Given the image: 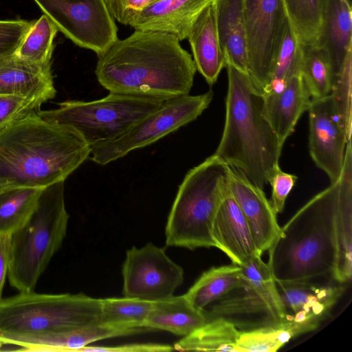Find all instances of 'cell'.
<instances>
[{
  "label": "cell",
  "instance_id": "cell-1",
  "mask_svg": "<svg viewBox=\"0 0 352 352\" xmlns=\"http://www.w3.org/2000/svg\"><path fill=\"white\" fill-rule=\"evenodd\" d=\"M196 72L177 36L137 30L99 56L95 69L109 92L163 100L188 95Z\"/></svg>",
  "mask_w": 352,
  "mask_h": 352
},
{
  "label": "cell",
  "instance_id": "cell-2",
  "mask_svg": "<svg viewBox=\"0 0 352 352\" xmlns=\"http://www.w3.org/2000/svg\"><path fill=\"white\" fill-rule=\"evenodd\" d=\"M89 154L72 127L33 113L0 130V184L45 188L65 181Z\"/></svg>",
  "mask_w": 352,
  "mask_h": 352
},
{
  "label": "cell",
  "instance_id": "cell-3",
  "mask_svg": "<svg viewBox=\"0 0 352 352\" xmlns=\"http://www.w3.org/2000/svg\"><path fill=\"white\" fill-rule=\"evenodd\" d=\"M340 179L331 183L283 226L267 250L276 282L292 283L328 276L336 260L335 222Z\"/></svg>",
  "mask_w": 352,
  "mask_h": 352
},
{
  "label": "cell",
  "instance_id": "cell-4",
  "mask_svg": "<svg viewBox=\"0 0 352 352\" xmlns=\"http://www.w3.org/2000/svg\"><path fill=\"white\" fill-rule=\"evenodd\" d=\"M226 118L214 155L262 190L279 164L283 145L263 114V93L249 74L226 63Z\"/></svg>",
  "mask_w": 352,
  "mask_h": 352
},
{
  "label": "cell",
  "instance_id": "cell-5",
  "mask_svg": "<svg viewBox=\"0 0 352 352\" xmlns=\"http://www.w3.org/2000/svg\"><path fill=\"white\" fill-rule=\"evenodd\" d=\"M102 299L34 291L0 299V340L17 351H50L56 338L100 322Z\"/></svg>",
  "mask_w": 352,
  "mask_h": 352
},
{
  "label": "cell",
  "instance_id": "cell-6",
  "mask_svg": "<svg viewBox=\"0 0 352 352\" xmlns=\"http://www.w3.org/2000/svg\"><path fill=\"white\" fill-rule=\"evenodd\" d=\"M65 181L45 187L28 221L11 234L8 277L19 292L34 291L66 235Z\"/></svg>",
  "mask_w": 352,
  "mask_h": 352
},
{
  "label": "cell",
  "instance_id": "cell-7",
  "mask_svg": "<svg viewBox=\"0 0 352 352\" xmlns=\"http://www.w3.org/2000/svg\"><path fill=\"white\" fill-rule=\"evenodd\" d=\"M228 170L229 166L213 154L188 170L168 217L167 246L214 247L212 225L228 186Z\"/></svg>",
  "mask_w": 352,
  "mask_h": 352
},
{
  "label": "cell",
  "instance_id": "cell-8",
  "mask_svg": "<svg viewBox=\"0 0 352 352\" xmlns=\"http://www.w3.org/2000/svg\"><path fill=\"white\" fill-rule=\"evenodd\" d=\"M164 101L109 92L99 100H67L37 113L49 122L72 127L91 146L118 138Z\"/></svg>",
  "mask_w": 352,
  "mask_h": 352
},
{
  "label": "cell",
  "instance_id": "cell-9",
  "mask_svg": "<svg viewBox=\"0 0 352 352\" xmlns=\"http://www.w3.org/2000/svg\"><path fill=\"white\" fill-rule=\"evenodd\" d=\"M248 282L214 302L202 311L206 320L221 318L239 331L277 325L285 310L276 281L261 255L239 265Z\"/></svg>",
  "mask_w": 352,
  "mask_h": 352
},
{
  "label": "cell",
  "instance_id": "cell-10",
  "mask_svg": "<svg viewBox=\"0 0 352 352\" xmlns=\"http://www.w3.org/2000/svg\"><path fill=\"white\" fill-rule=\"evenodd\" d=\"M213 91L165 100L118 138L90 146L89 158L105 165L133 150L148 146L196 120L209 106Z\"/></svg>",
  "mask_w": 352,
  "mask_h": 352
},
{
  "label": "cell",
  "instance_id": "cell-11",
  "mask_svg": "<svg viewBox=\"0 0 352 352\" xmlns=\"http://www.w3.org/2000/svg\"><path fill=\"white\" fill-rule=\"evenodd\" d=\"M67 38L102 54L118 39V28L104 0H33Z\"/></svg>",
  "mask_w": 352,
  "mask_h": 352
},
{
  "label": "cell",
  "instance_id": "cell-12",
  "mask_svg": "<svg viewBox=\"0 0 352 352\" xmlns=\"http://www.w3.org/2000/svg\"><path fill=\"white\" fill-rule=\"evenodd\" d=\"M248 73L262 92L267 88L287 19L283 0H243Z\"/></svg>",
  "mask_w": 352,
  "mask_h": 352
},
{
  "label": "cell",
  "instance_id": "cell-13",
  "mask_svg": "<svg viewBox=\"0 0 352 352\" xmlns=\"http://www.w3.org/2000/svg\"><path fill=\"white\" fill-rule=\"evenodd\" d=\"M122 272L124 296L148 302L173 296L184 281L183 268L152 243L127 250Z\"/></svg>",
  "mask_w": 352,
  "mask_h": 352
},
{
  "label": "cell",
  "instance_id": "cell-14",
  "mask_svg": "<svg viewBox=\"0 0 352 352\" xmlns=\"http://www.w3.org/2000/svg\"><path fill=\"white\" fill-rule=\"evenodd\" d=\"M276 283L285 310L281 324L292 338L317 329L345 289L341 283H319L314 280Z\"/></svg>",
  "mask_w": 352,
  "mask_h": 352
},
{
  "label": "cell",
  "instance_id": "cell-15",
  "mask_svg": "<svg viewBox=\"0 0 352 352\" xmlns=\"http://www.w3.org/2000/svg\"><path fill=\"white\" fill-rule=\"evenodd\" d=\"M307 111L309 154L333 183L341 174L346 146L351 138L340 122L331 94L311 98Z\"/></svg>",
  "mask_w": 352,
  "mask_h": 352
},
{
  "label": "cell",
  "instance_id": "cell-16",
  "mask_svg": "<svg viewBox=\"0 0 352 352\" xmlns=\"http://www.w3.org/2000/svg\"><path fill=\"white\" fill-rule=\"evenodd\" d=\"M228 188L248 222L256 249L262 254L280 232L277 214L263 190L253 184L241 171L230 166Z\"/></svg>",
  "mask_w": 352,
  "mask_h": 352
},
{
  "label": "cell",
  "instance_id": "cell-17",
  "mask_svg": "<svg viewBox=\"0 0 352 352\" xmlns=\"http://www.w3.org/2000/svg\"><path fill=\"white\" fill-rule=\"evenodd\" d=\"M214 247L233 264L241 265L261 255L254 244L248 222L228 186L214 215L212 230Z\"/></svg>",
  "mask_w": 352,
  "mask_h": 352
},
{
  "label": "cell",
  "instance_id": "cell-18",
  "mask_svg": "<svg viewBox=\"0 0 352 352\" xmlns=\"http://www.w3.org/2000/svg\"><path fill=\"white\" fill-rule=\"evenodd\" d=\"M212 0H159L144 9L129 26L137 30L170 34L187 39L190 27Z\"/></svg>",
  "mask_w": 352,
  "mask_h": 352
},
{
  "label": "cell",
  "instance_id": "cell-19",
  "mask_svg": "<svg viewBox=\"0 0 352 352\" xmlns=\"http://www.w3.org/2000/svg\"><path fill=\"white\" fill-rule=\"evenodd\" d=\"M311 99L300 74L289 78L279 91L263 94V114L283 146Z\"/></svg>",
  "mask_w": 352,
  "mask_h": 352
},
{
  "label": "cell",
  "instance_id": "cell-20",
  "mask_svg": "<svg viewBox=\"0 0 352 352\" xmlns=\"http://www.w3.org/2000/svg\"><path fill=\"white\" fill-rule=\"evenodd\" d=\"M56 94L51 65L33 64L15 54L0 58V95L35 98L45 102Z\"/></svg>",
  "mask_w": 352,
  "mask_h": 352
},
{
  "label": "cell",
  "instance_id": "cell-21",
  "mask_svg": "<svg viewBox=\"0 0 352 352\" xmlns=\"http://www.w3.org/2000/svg\"><path fill=\"white\" fill-rule=\"evenodd\" d=\"M341 186L335 222L336 260L332 279L338 283L349 282L352 275V148L346 146L340 175Z\"/></svg>",
  "mask_w": 352,
  "mask_h": 352
},
{
  "label": "cell",
  "instance_id": "cell-22",
  "mask_svg": "<svg viewBox=\"0 0 352 352\" xmlns=\"http://www.w3.org/2000/svg\"><path fill=\"white\" fill-rule=\"evenodd\" d=\"M187 39L197 71L209 85H214L226 60L218 36L212 0L192 23Z\"/></svg>",
  "mask_w": 352,
  "mask_h": 352
},
{
  "label": "cell",
  "instance_id": "cell-23",
  "mask_svg": "<svg viewBox=\"0 0 352 352\" xmlns=\"http://www.w3.org/2000/svg\"><path fill=\"white\" fill-rule=\"evenodd\" d=\"M212 2L218 36L226 63L248 73L243 0H212Z\"/></svg>",
  "mask_w": 352,
  "mask_h": 352
},
{
  "label": "cell",
  "instance_id": "cell-24",
  "mask_svg": "<svg viewBox=\"0 0 352 352\" xmlns=\"http://www.w3.org/2000/svg\"><path fill=\"white\" fill-rule=\"evenodd\" d=\"M352 15L349 0H324L319 43L327 50L333 73H339L347 52L352 49Z\"/></svg>",
  "mask_w": 352,
  "mask_h": 352
},
{
  "label": "cell",
  "instance_id": "cell-25",
  "mask_svg": "<svg viewBox=\"0 0 352 352\" xmlns=\"http://www.w3.org/2000/svg\"><path fill=\"white\" fill-rule=\"evenodd\" d=\"M206 322L203 311L195 308L184 294L152 302L144 327L185 337Z\"/></svg>",
  "mask_w": 352,
  "mask_h": 352
},
{
  "label": "cell",
  "instance_id": "cell-26",
  "mask_svg": "<svg viewBox=\"0 0 352 352\" xmlns=\"http://www.w3.org/2000/svg\"><path fill=\"white\" fill-rule=\"evenodd\" d=\"M247 285L241 267L232 263L204 272L185 296L195 308L203 311L232 290Z\"/></svg>",
  "mask_w": 352,
  "mask_h": 352
},
{
  "label": "cell",
  "instance_id": "cell-27",
  "mask_svg": "<svg viewBox=\"0 0 352 352\" xmlns=\"http://www.w3.org/2000/svg\"><path fill=\"white\" fill-rule=\"evenodd\" d=\"M44 188L6 186L0 192V235L12 234L28 221Z\"/></svg>",
  "mask_w": 352,
  "mask_h": 352
},
{
  "label": "cell",
  "instance_id": "cell-28",
  "mask_svg": "<svg viewBox=\"0 0 352 352\" xmlns=\"http://www.w3.org/2000/svg\"><path fill=\"white\" fill-rule=\"evenodd\" d=\"M240 331L230 322L221 318L206 322L189 335L182 337L173 349L179 351L236 352Z\"/></svg>",
  "mask_w": 352,
  "mask_h": 352
},
{
  "label": "cell",
  "instance_id": "cell-29",
  "mask_svg": "<svg viewBox=\"0 0 352 352\" xmlns=\"http://www.w3.org/2000/svg\"><path fill=\"white\" fill-rule=\"evenodd\" d=\"M300 75L311 98L331 94L335 75L329 54L322 44L302 45Z\"/></svg>",
  "mask_w": 352,
  "mask_h": 352
},
{
  "label": "cell",
  "instance_id": "cell-30",
  "mask_svg": "<svg viewBox=\"0 0 352 352\" xmlns=\"http://www.w3.org/2000/svg\"><path fill=\"white\" fill-rule=\"evenodd\" d=\"M302 45L287 19L274 60L270 82L263 94L279 91L292 76L300 74Z\"/></svg>",
  "mask_w": 352,
  "mask_h": 352
},
{
  "label": "cell",
  "instance_id": "cell-31",
  "mask_svg": "<svg viewBox=\"0 0 352 352\" xmlns=\"http://www.w3.org/2000/svg\"><path fill=\"white\" fill-rule=\"evenodd\" d=\"M287 18L302 45L318 43L322 26L324 0H283Z\"/></svg>",
  "mask_w": 352,
  "mask_h": 352
},
{
  "label": "cell",
  "instance_id": "cell-32",
  "mask_svg": "<svg viewBox=\"0 0 352 352\" xmlns=\"http://www.w3.org/2000/svg\"><path fill=\"white\" fill-rule=\"evenodd\" d=\"M58 29L44 14L34 21L15 54L21 59L41 66L51 65L54 40Z\"/></svg>",
  "mask_w": 352,
  "mask_h": 352
},
{
  "label": "cell",
  "instance_id": "cell-33",
  "mask_svg": "<svg viewBox=\"0 0 352 352\" xmlns=\"http://www.w3.org/2000/svg\"><path fill=\"white\" fill-rule=\"evenodd\" d=\"M152 302L128 297L102 299L100 322L123 329L146 328Z\"/></svg>",
  "mask_w": 352,
  "mask_h": 352
},
{
  "label": "cell",
  "instance_id": "cell-34",
  "mask_svg": "<svg viewBox=\"0 0 352 352\" xmlns=\"http://www.w3.org/2000/svg\"><path fill=\"white\" fill-rule=\"evenodd\" d=\"M292 337L281 323L248 331H240L236 352H274Z\"/></svg>",
  "mask_w": 352,
  "mask_h": 352
},
{
  "label": "cell",
  "instance_id": "cell-35",
  "mask_svg": "<svg viewBox=\"0 0 352 352\" xmlns=\"http://www.w3.org/2000/svg\"><path fill=\"white\" fill-rule=\"evenodd\" d=\"M351 57L350 50L342 67L335 78L331 95L340 122L349 138H351Z\"/></svg>",
  "mask_w": 352,
  "mask_h": 352
},
{
  "label": "cell",
  "instance_id": "cell-36",
  "mask_svg": "<svg viewBox=\"0 0 352 352\" xmlns=\"http://www.w3.org/2000/svg\"><path fill=\"white\" fill-rule=\"evenodd\" d=\"M43 103L35 98L0 95V130L16 120L38 112Z\"/></svg>",
  "mask_w": 352,
  "mask_h": 352
},
{
  "label": "cell",
  "instance_id": "cell-37",
  "mask_svg": "<svg viewBox=\"0 0 352 352\" xmlns=\"http://www.w3.org/2000/svg\"><path fill=\"white\" fill-rule=\"evenodd\" d=\"M34 21L0 20V58L14 54Z\"/></svg>",
  "mask_w": 352,
  "mask_h": 352
},
{
  "label": "cell",
  "instance_id": "cell-38",
  "mask_svg": "<svg viewBox=\"0 0 352 352\" xmlns=\"http://www.w3.org/2000/svg\"><path fill=\"white\" fill-rule=\"evenodd\" d=\"M297 179V176L283 171L279 164L270 171L267 177V183L272 187L270 204L276 214L283 212L285 201Z\"/></svg>",
  "mask_w": 352,
  "mask_h": 352
},
{
  "label": "cell",
  "instance_id": "cell-39",
  "mask_svg": "<svg viewBox=\"0 0 352 352\" xmlns=\"http://www.w3.org/2000/svg\"><path fill=\"white\" fill-rule=\"evenodd\" d=\"M157 1L159 0H104L114 20L126 25H130L143 9Z\"/></svg>",
  "mask_w": 352,
  "mask_h": 352
},
{
  "label": "cell",
  "instance_id": "cell-40",
  "mask_svg": "<svg viewBox=\"0 0 352 352\" xmlns=\"http://www.w3.org/2000/svg\"><path fill=\"white\" fill-rule=\"evenodd\" d=\"M173 346L157 343L128 344L116 346H86L80 349L81 352H117V351H170Z\"/></svg>",
  "mask_w": 352,
  "mask_h": 352
},
{
  "label": "cell",
  "instance_id": "cell-41",
  "mask_svg": "<svg viewBox=\"0 0 352 352\" xmlns=\"http://www.w3.org/2000/svg\"><path fill=\"white\" fill-rule=\"evenodd\" d=\"M11 251V234L0 235V299L8 276Z\"/></svg>",
  "mask_w": 352,
  "mask_h": 352
},
{
  "label": "cell",
  "instance_id": "cell-42",
  "mask_svg": "<svg viewBox=\"0 0 352 352\" xmlns=\"http://www.w3.org/2000/svg\"><path fill=\"white\" fill-rule=\"evenodd\" d=\"M6 187V186L2 185L0 184V192Z\"/></svg>",
  "mask_w": 352,
  "mask_h": 352
},
{
  "label": "cell",
  "instance_id": "cell-43",
  "mask_svg": "<svg viewBox=\"0 0 352 352\" xmlns=\"http://www.w3.org/2000/svg\"><path fill=\"white\" fill-rule=\"evenodd\" d=\"M3 345H4L3 343L0 340V350L3 347Z\"/></svg>",
  "mask_w": 352,
  "mask_h": 352
}]
</instances>
